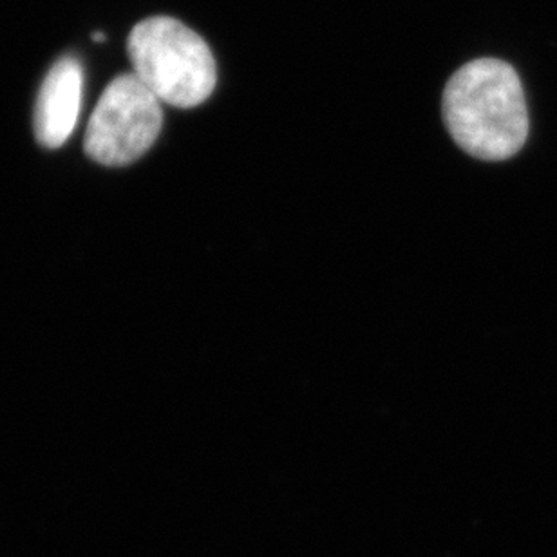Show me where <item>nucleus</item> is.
<instances>
[{"label": "nucleus", "instance_id": "1", "mask_svg": "<svg viewBox=\"0 0 557 557\" xmlns=\"http://www.w3.org/2000/svg\"><path fill=\"white\" fill-rule=\"evenodd\" d=\"M442 113L450 138L478 160H510L529 138L525 92L504 60L461 65L445 86Z\"/></svg>", "mask_w": 557, "mask_h": 557}, {"label": "nucleus", "instance_id": "2", "mask_svg": "<svg viewBox=\"0 0 557 557\" xmlns=\"http://www.w3.org/2000/svg\"><path fill=\"white\" fill-rule=\"evenodd\" d=\"M133 70L158 100L193 109L209 100L218 84V65L209 44L172 16H150L127 38Z\"/></svg>", "mask_w": 557, "mask_h": 557}, {"label": "nucleus", "instance_id": "3", "mask_svg": "<svg viewBox=\"0 0 557 557\" xmlns=\"http://www.w3.org/2000/svg\"><path fill=\"white\" fill-rule=\"evenodd\" d=\"M161 127L160 100L135 73H125L116 76L98 100L84 149L100 165H129L154 145Z\"/></svg>", "mask_w": 557, "mask_h": 557}, {"label": "nucleus", "instance_id": "4", "mask_svg": "<svg viewBox=\"0 0 557 557\" xmlns=\"http://www.w3.org/2000/svg\"><path fill=\"white\" fill-rule=\"evenodd\" d=\"M84 70L75 57H64L44 78L35 106V135L48 149L71 138L81 116Z\"/></svg>", "mask_w": 557, "mask_h": 557}, {"label": "nucleus", "instance_id": "5", "mask_svg": "<svg viewBox=\"0 0 557 557\" xmlns=\"http://www.w3.org/2000/svg\"><path fill=\"white\" fill-rule=\"evenodd\" d=\"M92 38H95V40H98V42H102V40H106V37H103V35H100V33H95V35H92Z\"/></svg>", "mask_w": 557, "mask_h": 557}]
</instances>
